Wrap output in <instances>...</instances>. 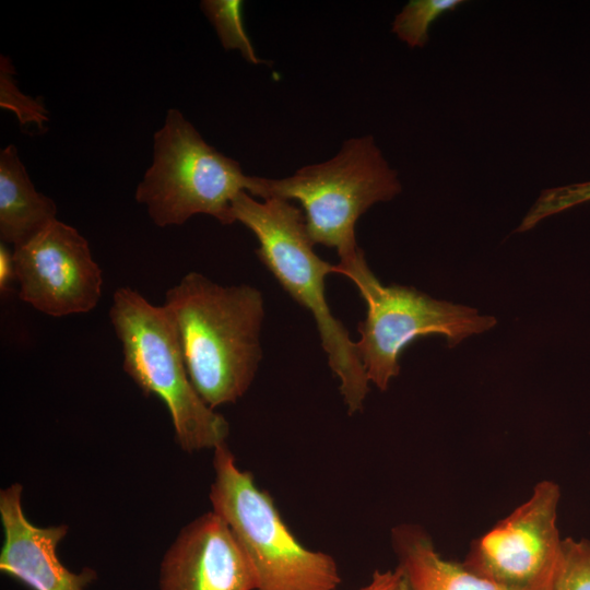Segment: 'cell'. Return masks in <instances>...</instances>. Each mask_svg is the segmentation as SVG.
Returning a JSON list of instances; mask_svg holds the SVG:
<instances>
[{
	"label": "cell",
	"mask_w": 590,
	"mask_h": 590,
	"mask_svg": "<svg viewBox=\"0 0 590 590\" xmlns=\"http://www.w3.org/2000/svg\"><path fill=\"white\" fill-rule=\"evenodd\" d=\"M189 378L211 408L236 402L261 361L263 298L253 286L214 283L189 272L165 295Z\"/></svg>",
	"instance_id": "cell-1"
},
{
	"label": "cell",
	"mask_w": 590,
	"mask_h": 590,
	"mask_svg": "<svg viewBox=\"0 0 590 590\" xmlns=\"http://www.w3.org/2000/svg\"><path fill=\"white\" fill-rule=\"evenodd\" d=\"M400 191L397 170L375 139L362 135L344 142L329 161L305 166L290 177H256L251 196L299 201L312 244L335 248L338 272L355 282L369 270L356 243V222L371 205Z\"/></svg>",
	"instance_id": "cell-2"
},
{
	"label": "cell",
	"mask_w": 590,
	"mask_h": 590,
	"mask_svg": "<svg viewBox=\"0 0 590 590\" xmlns=\"http://www.w3.org/2000/svg\"><path fill=\"white\" fill-rule=\"evenodd\" d=\"M234 222L250 229L259 241L256 252L281 286L315 318L328 363L340 380L349 414L363 409L369 380L356 342L331 312L324 295V279L338 272L314 250L305 215L288 200L258 201L246 191L232 203Z\"/></svg>",
	"instance_id": "cell-3"
},
{
	"label": "cell",
	"mask_w": 590,
	"mask_h": 590,
	"mask_svg": "<svg viewBox=\"0 0 590 590\" xmlns=\"http://www.w3.org/2000/svg\"><path fill=\"white\" fill-rule=\"evenodd\" d=\"M109 318L121 343L123 370L143 393L165 403L180 448L193 452L226 442L228 423L194 389L168 308L123 286L114 293Z\"/></svg>",
	"instance_id": "cell-4"
},
{
	"label": "cell",
	"mask_w": 590,
	"mask_h": 590,
	"mask_svg": "<svg viewBox=\"0 0 590 590\" xmlns=\"http://www.w3.org/2000/svg\"><path fill=\"white\" fill-rule=\"evenodd\" d=\"M212 510L231 528L256 575L255 590H335V559L305 547L281 517L271 495L238 468L226 442L214 449Z\"/></svg>",
	"instance_id": "cell-5"
},
{
	"label": "cell",
	"mask_w": 590,
	"mask_h": 590,
	"mask_svg": "<svg viewBox=\"0 0 590 590\" xmlns=\"http://www.w3.org/2000/svg\"><path fill=\"white\" fill-rule=\"evenodd\" d=\"M256 176L208 144L181 111L168 109L153 135V160L135 189L160 227L182 225L196 214L234 223L232 203L243 191L251 196Z\"/></svg>",
	"instance_id": "cell-6"
},
{
	"label": "cell",
	"mask_w": 590,
	"mask_h": 590,
	"mask_svg": "<svg viewBox=\"0 0 590 590\" xmlns=\"http://www.w3.org/2000/svg\"><path fill=\"white\" fill-rule=\"evenodd\" d=\"M367 303L356 347L369 382L385 391L400 373L402 351L415 339L441 334L450 347L492 329L497 320L476 309L437 300L402 285H382L375 274L358 288Z\"/></svg>",
	"instance_id": "cell-7"
},
{
	"label": "cell",
	"mask_w": 590,
	"mask_h": 590,
	"mask_svg": "<svg viewBox=\"0 0 590 590\" xmlns=\"http://www.w3.org/2000/svg\"><path fill=\"white\" fill-rule=\"evenodd\" d=\"M559 499L555 482L540 481L523 504L471 542L462 564L505 590H548L562 553Z\"/></svg>",
	"instance_id": "cell-8"
},
{
	"label": "cell",
	"mask_w": 590,
	"mask_h": 590,
	"mask_svg": "<svg viewBox=\"0 0 590 590\" xmlns=\"http://www.w3.org/2000/svg\"><path fill=\"white\" fill-rule=\"evenodd\" d=\"M20 298L51 317L84 314L99 302L103 273L86 238L58 219L12 251Z\"/></svg>",
	"instance_id": "cell-9"
},
{
	"label": "cell",
	"mask_w": 590,
	"mask_h": 590,
	"mask_svg": "<svg viewBox=\"0 0 590 590\" xmlns=\"http://www.w3.org/2000/svg\"><path fill=\"white\" fill-rule=\"evenodd\" d=\"M252 566L228 524L213 510L179 532L160 568V590H255Z\"/></svg>",
	"instance_id": "cell-10"
},
{
	"label": "cell",
	"mask_w": 590,
	"mask_h": 590,
	"mask_svg": "<svg viewBox=\"0 0 590 590\" xmlns=\"http://www.w3.org/2000/svg\"><path fill=\"white\" fill-rule=\"evenodd\" d=\"M22 493L19 483L0 491V518L4 531L0 570L32 590H86L96 578L95 571L86 567L73 573L57 554L68 527L33 524L24 514Z\"/></svg>",
	"instance_id": "cell-11"
},
{
	"label": "cell",
	"mask_w": 590,
	"mask_h": 590,
	"mask_svg": "<svg viewBox=\"0 0 590 590\" xmlns=\"http://www.w3.org/2000/svg\"><path fill=\"white\" fill-rule=\"evenodd\" d=\"M391 544L409 590H505L463 564L442 558L429 534L416 523L396 526Z\"/></svg>",
	"instance_id": "cell-12"
},
{
	"label": "cell",
	"mask_w": 590,
	"mask_h": 590,
	"mask_svg": "<svg viewBox=\"0 0 590 590\" xmlns=\"http://www.w3.org/2000/svg\"><path fill=\"white\" fill-rule=\"evenodd\" d=\"M57 220L52 199L37 191L13 144L0 152V239L17 247Z\"/></svg>",
	"instance_id": "cell-13"
},
{
	"label": "cell",
	"mask_w": 590,
	"mask_h": 590,
	"mask_svg": "<svg viewBox=\"0 0 590 590\" xmlns=\"http://www.w3.org/2000/svg\"><path fill=\"white\" fill-rule=\"evenodd\" d=\"M463 0H411L396 15L391 31L411 48H423L430 25L442 14L455 11Z\"/></svg>",
	"instance_id": "cell-14"
},
{
	"label": "cell",
	"mask_w": 590,
	"mask_h": 590,
	"mask_svg": "<svg viewBox=\"0 0 590 590\" xmlns=\"http://www.w3.org/2000/svg\"><path fill=\"white\" fill-rule=\"evenodd\" d=\"M201 8L225 49H237L249 62H260L244 27L241 1L205 0Z\"/></svg>",
	"instance_id": "cell-15"
},
{
	"label": "cell",
	"mask_w": 590,
	"mask_h": 590,
	"mask_svg": "<svg viewBox=\"0 0 590 590\" xmlns=\"http://www.w3.org/2000/svg\"><path fill=\"white\" fill-rule=\"evenodd\" d=\"M548 590H590V541L563 539L562 553Z\"/></svg>",
	"instance_id": "cell-16"
},
{
	"label": "cell",
	"mask_w": 590,
	"mask_h": 590,
	"mask_svg": "<svg viewBox=\"0 0 590 590\" xmlns=\"http://www.w3.org/2000/svg\"><path fill=\"white\" fill-rule=\"evenodd\" d=\"M14 69L9 58H0V105L13 111L21 125L35 123L38 128L48 120L43 103L23 94L16 86Z\"/></svg>",
	"instance_id": "cell-17"
},
{
	"label": "cell",
	"mask_w": 590,
	"mask_h": 590,
	"mask_svg": "<svg viewBox=\"0 0 590 590\" xmlns=\"http://www.w3.org/2000/svg\"><path fill=\"white\" fill-rule=\"evenodd\" d=\"M404 579L401 571L394 570L380 571L373 574L371 580L358 590H403Z\"/></svg>",
	"instance_id": "cell-18"
},
{
	"label": "cell",
	"mask_w": 590,
	"mask_h": 590,
	"mask_svg": "<svg viewBox=\"0 0 590 590\" xmlns=\"http://www.w3.org/2000/svg\"><path fill=\"white\" fill-rule=\"evenodd\" d=\"M11 280H14V267L12 251L5 246L0 245V290L7 292Z\"/></svg>",
	"instance_id": "cell-19"
},
{
	"label": "cell",
	"mask_w": 590,
	"mask_h": 590,
	"mask_svg": "<svg viewBox=\"0 0 590 590\" xmlns=\"http://www.w3.org/2000/svg\"><path fill=\"white\" fill-rule=\"evenodd\" d=\"M403 579H404V578H403ZM403 590H409V588H408L405 581H404V588H403Z\"/></svg>",
	"instance_id": "cell-20"
}]
</instances>
